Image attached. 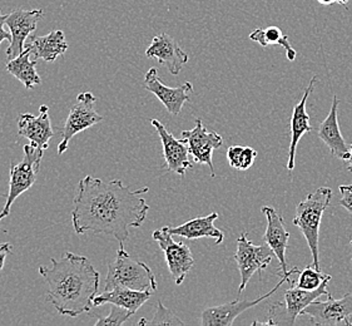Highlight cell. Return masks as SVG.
<instances>
[{"instance_id":"30bf717a","label":"cell","mask_w":352,"mask_h":326,"mask_svg":"<svg viewBox=\"0 0 352 326\" xmlns=\"http://www.w3.org/2000/svg\"><path fill=\"white\" fill-rule=\"evenodd\" d=\"M169 234L167 226L155 230L152 234L155 241L158 242L160 248L166 256V261L168 266L170 276L173 277L176 285H181L195 266V259L190 252V248L184 242H176Z\"/></svg>"},{"instance_id":"9c48e42d","label":"cell","mask_w":352,"mask_h":326,"mask_svg":"<svg viewBox=\"0 0 352 326\" xmlns=\"http://www.w3.org/2000/svg\"><path fill=\"white\" fill-rule=\"evenodd\" d=\"M300 270L298 268H292L287 271L285 275H282L280 283L276 285L272 290L268 291L266 295H262L256 300H234L225 305L213 306V307H207L204 309L201 316V325L202 326H230L232 325L233 321L240 316L242 312H246L248 309H252L254 306L260 304L265 298H270L275 294L276 291L280 289V286L285 283L291 284V276L294 274H298Z\"/></svg>"},{"instance_id":"5b68a950","label":"cell","mask_w":352,"mask_h":326,"mask_svg":"<svg viewBox=\"0 0 352 326\" xmlns=\"http://www.w3.org/2000/svg\"><path fill=\"white\" fill-rule=\"evenodd\" d=\"M331 281V277L324 280L322 285L316 290L307 291L298 289L291 285L292 287L285 291L283 301L276 303L270 309L267 321L261 323L262 325H295L297 316L302 314L303 310L310 305L312 301L321 296H330L331 294L327 291V285Z\"/></svg>"},{"instance_id":"603a6c76","label":"cell","mask_w":352,"mask_h":326,"mask_svg":"<svg viewBox=\"0 0 352 326\" xmlns=\"http://www.w3.org/2000/svg\"><path fill=\"white\" fill-rule=\"evenodd\" d=\"M25 47H28L32 54L36 58L52 63L68 50V43L62 30H53L47 36H30V41Z\"/></svg>"},{"instance_id":"7a4b0ae2","label":"cell","mask_w":352,"mask_h":326,"mask_svg":"<svg viewBox=\"0 0 352 326\" xmlns=\"http://www.w3.org/2000/svg\"><path fill=\"white\" fill-rule=\"evenodd\" d=\"M52 266H39L47 284V301L64 316L77 318L91 312L98 295L99 272L85 256L65 252L60 260L50 259Z\"/></svg>"},{"instance_id":"ac0fdd59","label":"cell","mask_w":352,"mask_h":326,"mask_svg":"<svg viewBox=\"0 0 352 326\" xmlns=\"http://www.w3.org/2000/svg\"><path fill=\"white\" fill-rule=\"evenodd\" d=\"M262 213L267 219V228L263 235V241L266 242L271 250L274 251L281 268V276L285 275L287 270V261H286V250L289 243V231L285 227V220L280 213L276 211L271 206H262Z\"/></svg>"},{"instance_id":"8d00e7d4","label":"cell","mask_w":352,"mask_h":326,"mask_svg":"<svg viewBox=\"0 0 352 326\" xmlns=\"http://www.w3.org/2000/svg\"><path fill=\"white\" fill-rule=\"evenodd\" d=\"M350 245H351V248H352V241H351V242H350Z\"/></svg>"},{"instance_id":"836d02e7","label":"cell","mask_w":352,"mask_h":326,"mask_svg":"<svg viewBox=\"0 0 352 326\" xmlns=\"http://www.w3.org/2000/svg\"><path fill=\"white\" fill-rule=\"evenodd\" d=\"M321 6H331L333 3H336V0H317Z\"/></svg>"},{"instance_id":"3957f363","label":"cell","mask_w":352,"mask_h":326,"mask_svg":"<svg viewBox=\"0 0 352 326\" xmlns=\"http://www.w3.org/2000/svg\"><path fill=\"white\" fill-rule=\"evenodd\" d=\"M123 243L124 242H120L116 259L108 265L106 291L113 290L114 287L138 291L157 290L158 284L153 271L147 263L138 261L129 255Z\"/></svg>"},{"instance_id":"1f68e13d","label":"cell","mask_w":352,"mask_h":326,"mask_svg":"<svg viewBox=\"0 0 352 326\" xmlns=\"http://www.w3.org/2000/svg\"><path fill=\"white\" fill-rule=\"evenodd\" d=\"M13 252V246L9 242H0V272L4 269V263L7 256Z\"/></svg>"},{"instance_id":"5bb4252c","label":"cell","mask_w":352,"mask_h":326,"mask_svg":"<svg viewBox=\"0 0 352 326\" xmlns=\"http://www.w3.org/2000/svg\"><path fill=\"white\" fill-rule=\"evenodd\" d=\"M143 87L148 92L153 93L155 97L162 102L163 106L166 107L170 116H178L181 113L184 103L190 100V94L193 92V85L190 82H186L184 85L176 88H170L163 85L155 68H151L146 73Z\"/></svg>"},{"instance_id":"f1b7e54d","label":"cell","mask_w":352,"mask_h":326,"mask_svg":"<svg viewBox=\"0 0 352 326\" xmlns=\"http://www.w3.org/2000/svg\"><path fill=\"white\" fill-rule=\"evenodd\" d=\"M243 146H231L227 149V158L230 166L236 170L242 171V162H243Z\"/></svg>"},{"instance_id":"7402d4cb","label":"cell","mask_w":352,"mask_h":326,"mask_svg":"<svg viewBox=\"0 0 352 326\" xmlns=\"http://www.w3.org/2000/svg\"><path fill=\"white\" fill-rule=\"evenodd\" d=\"M153 291L131 290L126 287H114L113 290L104 291L103 294L97 295L94 298L93 304L94 306L112 304L126 309L128 312L135 314L144 305L152 296Z\"/></svg>"},{"instance_id":"52a82bcc","label":"cell","mask_w":352,"mask_h":326,"mask_svg":"<svg viewBox=\"0 0 352 326\" xmlns=\"http://www.w3.org/2000/svg\"><path fill=\"white\" fill-rule=\"evenodd\" d=\"M96 102L97 98L93 93L78 94L77 100L71 107L68 118L60 131L62 141L58 144V156L65 153L74 135L103 121V117L96 111Z\"/></svg>"},{"instance_id":"4fadbf2b","label":"cell","mask_w":352,"mask_h":326,"mask_svg":"<svg viewBox=\"0 0 352 326\" xmlns=\"http://www.w3.org/2000/svg\"><path fill=\"white\" fill-rule=\"evenodd\" d=\"M42 18V9H34V10L18 9L13 13L8 14L6 24L12 33V42L6 52L8 61L21 56V53L25 50L28 36L36 30V24Z\"/></svg>"},{"instance_id":"d590c367","label":"cell","mask_w":352,"mask_h":326,"mask_svg":"<svg viewBox=\"0 0 352 326\" xmlns=\"http://www.w3.org/2000/svg\"><path fill=\"white\" fill-rule=\"evenodd\" d=\"M336 3L340 6H346L349 3V0H336Z\"/></svg>"},{"instance_id":"8992f818","label":"cell","mask_w":352,"mask_h":326,"mask_svg":"<svg viewBox=\"0 0 352 326\" xmlns=\"http://www.w3.org/2000/svg\"><path fill=\"white\" fill-rule=\"evenodd\" d=\"M44 151L32 143L24 146V156L18 164H10V181L7 201L0 211V222L10 213V207L24 192L28 191L36 184L38 172L41 170Z\"/></svg>"},{"instance_id":"83f0119b","label":"cell","mask_w":352,"mask_h":326,"mask_svg":"<svg viewBox=\"0 0 352 326\" xmlns=\"http://www.w3.org/2000/svg\"><path fill=\"white\" fill-rule=\"evenodd\" d=\"M111 306H112V307H111L109 315L104 316V318H99V319L96 321V325L120 326L123 325L131 316H133L132 312H128V310L123 309V307L112 305V304H111Z\"/></svg>"},{"instance_id":"6da1fadb","label":"cell","mask_w":352,"mask_h":326,"mask_svg":"<svg viewBox=\"0 0 352 326\" xmlns=\"http://www.w3.org/2000/svg\"><path fill=\"white\" fill-rule=\"evenodd\" d=\"M148 191V186L132 191L120 180L104 182L85 176L79 181L73 201L76 234L109 235L118 242L127 241L131 228H138L146 221L149 206L142 196Z\"/></svg>"},{"instance_id":"ba28073f","label":"cell","mask_w":352,"mask_h":326,"mask_svg":"<svg viewBox=\"0 0 352 326\" xmlns=\"http://www.w3.org/2000/svg\"><path fill=\"white\" fill-rule=\"evenodd\" d=\"M247 236V232H242L237 239V251L233 256L234 261L239 265L241 274L239 294L246 289L248 281L256 272L262 275V271L267 269L268 265L272 261V257L275 255L268 245L257 246L254 242L250 241Z\"/></svg>"},{"instance_id":"277c9868","label":"cell","mask_w":352,"mask_h":326,"mask_svg":"<svg viewBox=\"0 0 352 326\" xmlns=\"http://www.w3.org/2000/svg\"><path fill=\"white\" fill-rule=\"evenodd\" d=\"M332 190L330 187H320L316 191L311 192L307 197L296 206V215L292 224L301 230L314 259V266L320 270L318 261V235L320 225L324 210L330 206Z\"/></svg>"},{"instance_id":"8fae6325","label":"cell","mask_w":352,"mask_h":326,"mask_svg":"<svg viewBox=\"0 0 352 326\" xmlns=\"http://www.w3.org/2000/svg\"><path fill=\"white\" fill-rule=\"evenodd\" d=\"M302 314L310 316L311 324L314 325L333 326L342 323L352 325V292L338 300L330 295L326 301H312Z\"/></svg>"},{"instance_id":"d4e9b609","label":"cell","mask_w":352,"mask_h":326,"mask_svg":"<svg viewBox=\"0 0 352 326\" xmlns=\"http://www.w3.org/2000/svg\"><path fill=\"white\" fill-rule=\"evenodd\" d=\"M250 39L258 43L261 47L266 48L268 45H280L286 50V56L289 61L296 59V50L291 47L289 42V36H286L281 29L277 27H268L265 29H254L250 34Z\"/></svg>"},{"instance_id":"e575fe53","label":"cell","mask_w":352,"mask_h":326,"mask_svg":"<svg viewBox=\"0 0 352 326\" xmlns=\"http://www.w3.org/2000/svg\"><path fill=\"white\" fill-rule=\"evenodd\" d=\"M347 163H349V166H347V170L350 171V172H352V144L350 146V158H349Z\"/></svg>"},{"instance_id":"2e32d148","label":"cell","mask_w":352,"mask_h":326,"mask_svg":"<svg viewBox=\"0 0 352 326\" xmlns=\"http://www.w3.org/2000/svg\"><path fill=\"white\" fill-rule=\"evenodd\" d=\"M18 133L27 138L33 146L45 149L50 147V140L54 137V131L50 122V107L43 105L39 114L23 113L18 118Z\"/></svg>"},{"instance_id":"9a60e30c","label":"cell","mask_w":352,"mask_h":326,"mask_svg":"<svg viewBox=\"0 0 352 326\" xmlns=\"http://www.w3.org/2000/svg\"><path fill=\"white\" fill-rule=\"evenodd\" d=\"M152 126L155 128L158 132V135L161 138V142L163 146V157L166 161V170L169 172H175L178 176L184 177L186 171L192 169L190 163V149L186 140H177L175 135L167 131L158 120H152L151 121Z\"/></svg>"},{"instance_id":"e0dca14e","label":"cell","mask_w":352,"mask_h":326,"mask_svg":"<svg viewBox=\"0 0 352 326\" xmlns=\"http://www.w3.org/2000/svg\"><path fill=\"white\" fill-rule=\"evenodd\" d=\"M146 56L157 59L158 63L164 65L173 76H178L184 65L188 63L187 53L167 33H162L153 38L151 45L146 50Z\"/></svg>"},{"instance_id":"4dcf8cb0","label":"cell","mask_w":352,"mask_h":326,"mask_svg":"<svg viewBox=\"0 0 352 326\" xmlns=\"http://www.w3.org/2000/svg\"><path fill=\"white\" fill-rule=\"evenodd\" d=\"M257 156V152L251 147H245L243 149V162H242V171H246L254 164Z\"/></svg>"},{"instance_id":"cb8c5ba5","label":"cell","mask_w":352,"mask_h":326,"mask_svg":"<svg viewBox=\"0 0 352 326\" xmlns=\"http://www.w3.org/2000/svg\"><path fill=\"white\" fill-rule=\"evenodd\" d=\"M32 52L28 47L21 53V56L8 61L7 71L21 82L27 89H33L36 85H42V79L36 72L38 61H30Z\"/></svg>"},{"instance_id":"d6986e66","label":"cell","mask_w":352,"mask_h":326,"mask_svg":"<svg viewBox=\"0 0 352 326\" xmlns=\"http://www.w3.org/2000/svg\"><path fill=\"white\" fill-rule=\"evenodd\" d=\"M317 77L314 76L311 78L310 83L307 85V88L305 89L302 98L294 107V112H292V118H291V143H289V162H287V170L292 171L295 169V157H296L297 144L300 142L301 137L305 133H309L312 131L310 124V116L306 111V103L310 97L311 93L315 89Z\"/></svg>"},{"instance_id":"4316f807","label":"cell","mask_w":352,"mask_h":326,"mask_svg":"<svg viewBox=\"0 0 352 326\" xmlns=\"http://www.w3.org/2000/svg\"><path fill=\"white\" fill-rule=\"evenodd\" d=\"M140 325H184V321L178 319L173 312L167 309L166 306L163 305L162 303L160 301L157 310L155 312V316L152 320L142 319Z\"/></svg>"},{"instance_id":"484cf974","label":"cell","mask_w":352,"mask_h":326,"mask_svg":"<svg viewBox=\"0 0 352 326\" xmlns=\"http://www.w3.org/2000/svg\"><path fill=\"white\" fill-rule=\"evenodd\" d=\"M330 277H331L330 275L322 274L314 265H310V266L305 268V270L298 272V279H297L296 284L294 285L291 283V285L296 286L298 289H302V290H316L322 285L324 280H327Z\"/></svg>"},{"instance_id":"44dd1931","label":"cell","mask_w":352,"mask_h":326,"mask_svg":"<svg viewBox=\"0 0 352 326\" xmlns=\"http://www.w3.org/2000/svg\"><path fill=\"white\" fill-rule=\"evenodd\" d=\"M217 219H219V213H212L208 216L193 219L179 226H167V230L169 234L173 236H181L188 240L208 237V239H213L217 245H221L225 240V234L214 226V221Z\"/></svg>"},{"instance_id":"f546056e","label":"cell","mask_w":352,"mask_h":326,"mask_svg":"<svg viewBox=\"0 0 352 326\" xmlns=\"http://www.w3.org/2000/svg\"><path fill=\"white\" fill-rule=\"evenodd\" d=\"M341 192V199H340V205L345 207L347 211L352 213V184H341L340 187Z\"/></svg>"},{"instance_id":"d6a6232c","label":"cell","mask_w":352,"mask_h":326,"mask_svg":"<svg viewBox=\"0 0 352 326\" xmlns=\"http://www.w3.org/2000/svg\"><path fill=\"white\" fill-rule=\"evenodd\" d=\"M7 18L8 15L1 14V12H0V44L4 41H8L9 43L12 42V33H9L4 29V25H7L6 24Z\"/></svg>"},{"instance_id":"7c38bea8","label":"cell","mask_w":352,"mask_h":326,"mask_svg":"<svg viewBox=\"0 0 352 326\" xmlns=\"http://www.w3.org/2000/svg\"><path fill=\"white\" fill-rule=\"evenodd\" d=\"M182 138L187 141L190 155L195 162L208 166L212 177H216V172L212 162L213 151L223 144V138L216 132H208L199 118L196 120V126L190 131H184Z\"/></svg>"},{"instance_id":"ffe728a7","label":"cell","mask_w":352,"mask_h":326,"mask_svg":"<svg viewBox=\"0 0 352 326\" xmlns=\"http://www.w3.org/2000/svg\"><path fill=\"white\" fill-rule=\"evenodd\" d=\"M338 105L340 100L336 96L332 98V106L329 116L326 117L320 127H318V137L322 142L330 149L331 155L342 161H349L350 158V146L346 144L345 138L341 135L340 124H338Z\"/></svg>"}]
</instances>
